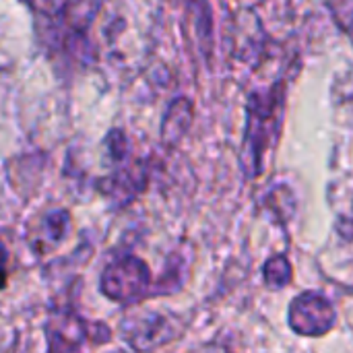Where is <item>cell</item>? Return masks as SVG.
Wrapping results in <instances>:
<instances>
[{
    "label": "cell",
    "mask_w": 353,
    "mask_h": 353,
    "mask_svg": "<svg viewBox=\"0 0 353 353\" xmlns=\"http://www.w3.org/2000/svg\"><path fill=\"white\" fill-rule=\"evenodd\" d=\"M122 339L139 353H151L180 335V325L174 316L155 310H134L120 325Z\"/></svg>",
    "instance_id": "obj_1"
},
{
    "label": "cell",
    "mask_w": 353,
    "mask_h": 353,
    "mask_svg": "<svg viewBox=\"0 0 353 353\" xmlns=\"http://www.w3.org/2000/svg\"><path fill=\"white\" fill-rule=\"evenodd\" d=\"M151 271L139 256H122L110 263L99 279L101 294L118 304H132L147 296Z\"/></svg>",
    "instance_id": "obj_2"
},
{
    "label": "cell",
    "mask_w": 353,
    "mask_h": 353,
    "mask_svg": "<svg viewBox=\"0 0 353 353\" xmlns=\"http://www.w3.org/2000/svg\"><path fill=\"white\" fill-rule=\"evenodd\" d=\"M48 353H87V343L110 341L112 331L103 323H87L77 314H62L46 327Z\"/></svg>",
    "instance_id": "obj_3"
},
{
    "label": "cell",
    "mask_w": 353,
    "mask_h": 353,
    "mask_svg": "<svg viewBox=\"0 0 353 353\" xmlns=\"http://www.w3.org/2000/svg\"><path fill=\"white\" fill-rule=\"evenodd\" d=\"M290 327L304 337H321L327 335L335 323L337 312L333 304L319 292H304L290 304L288 314Z\"/></svg>",
    "instance_id": "obj_4"
},
{
    "label": "cell",
    "mask_w": 353,
    "mask_h": 353,
    "mask_svg": "<svg viewBox=\"0 0 353 353\" xmlns=\"http://www.w3.org/2000/svg\"><path fill=\"white\" fill-rule=\"evenodd\" d=\"M68 228H70V217L66 211H52L48 213L41 223L37 225L35 234H33V248L37 252H50L54 250L68 234Z\"/></svg>",
    "instance_id": "obj_5"
},
{
    "label": "cell",
    "mask_w": 353,
    "mask_h": 353,
    "mask_svg": "<svg viewBox=\"0 0 353 353\" xmlns=\"http://www.w3.org/2000/svg\"><path fill=\"white\" fill-rule=\"evenodd\" d=\"M265 281L273 290H281L292 281V265L285 256L277 254L265 263Z\"/></svg>",
    "instance_id": "obj_6"
},
{
    "label": "cell",
    "mask_w": 353,
    "mask_h": 353,
    "mask_svg": "<svg viewBox=\"0 0 353 353\" xmlns=\"http://www.w3.org/2000/svg\"><path fill=\"white\" fill-rule=\"evenodd\" d=\"M6 263H8V252L0 244V290L6 285Z\"/></svg>",
    "instance_id": "obj_7"
},
{
    "label": "cell",
    "mask_w": 353,
    "mask_h": 353,
    "mask_svg": "<svg viewBox=\"0 0 353 353\" xmlns=\"http://www.w3.org/2000/svg\"><path fill=\"white\" fill-rule=\"evenodd\" d=\"M114 353H124V352H114Z\"/></svg>",
    "instance_id": "obj_8"
}]
</instances>
